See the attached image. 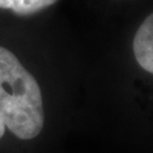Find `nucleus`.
Instances as JSON below:
<instances>
[{"label": "nucleus", "instance_id": "1", "mask_svg": "<svg viewBox=\"0 0 153 153\" xmlns=\"http://www.w3.org/2000/svg\"><path fill=\"white\" fill-rule=\"evenodd\" d=\"M0 119L19 139L42 131L45 121L41 88L10 50L0 46Z\"/></svg>", "mask_w": 153, "mask_h": 153}, {"label": "nucleus", "instance_id": "2", "mask_svg": "<svg viewBox=\"0 0 153 153\" xmlns=\"http://www.w3.org/2000/svg\"><path fill=\"white\" fill-rule=\"evenodd\" d=\"M133 51L137 63L153 74V13L149 14L135 32Z\"/></svg>", "mask_w": 153, "mask_h": 153}, {"label": "nucleus", "instance_id": "3", "mask_svg": "<svg viewBox=\"0 0 153 153\" xmlns=\"http://www.w3.org/2000/svg\"><path fill=\"white\" fill-rule=\"evenodd\" d=\"M56 1L57 0H0V9L21 17H28L45 10Z\"/></svg>", "mask_w": 153, "mask_h": 153}, {"label": "nucleus", "instance_id": "4", "mask_svg": "<svg viewBox=\"0 0 153 153\" xmlns=\"http://www.w3.org/2000/svg\"><path fill=\"white\" fill-rule=\"evenodd\" d=\"M4 133H5V125H4V123L1 121V119H0V138L4 135Z\"/></svg>", "mask_w": 153, "mask_h": 153}]
</instances>
